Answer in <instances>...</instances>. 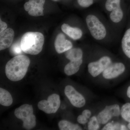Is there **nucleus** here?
<instances>
[{
  "instance_id": "nucleus-1",
  "label": "nucleus",
  "mask_w": 130,
  "mask_h": 130,
  "mask_svg": "<svg viewBox=\"0 0 130 130\" xmlns=\"http://www.w3.org/2000/svg\"><path fill=\"white\" fill-rule=\"evenodd\" d=\"M85 25L91 36L101 44H109L118 40L119 36L108 19L97 12H89L85 18Z\"/></svg>"
},
{
  "instance_id": "nucleus-2",
  "label": "nucleus",
  "mask_w": 130,
  "mask_h": 130,
  "mask_svg": "<svg viewBox=\"0 0 130 130\" xmlns=\"http://www.w3.org/2000/svg\"><path fill=\"white\" fill-rule=\"evenodd\" d=\"M117 58L106 49L98 46H91L86 61L89 77L96 81L102 72Z\"/></svg>"
},
{
  "instance_id": "nucleus-3",
  "label": "nucleus",
  "mask_w": 130,
  "mask_h": 130,
  "mask_svg": "<svg viewBox=\"0 0 130 130\" xmlns=\"http://www.w3.org/2000/svg\"><path fill=\"white\" fill-rule=\"evenodd\" d=\"M29 59L25 55H17L11 59L7 63L5 73L11 81H20L25 77L30 64Z\"/></svg>"
},
{
  "instance_id": "nucleus-4",
  "label": "nucleus",
  "mask_w": 130,
  "mask_h": 130,
  "mask_svg": "<svg viewBox=\"0 0 130 130\" xmlns=\"http://www.w3.org/2000/svg\"><path fill=\"white\" fill-rule=\"evenodd\" d=\"M127 70L125 63L117 58L102 72L96 82L102 84L115 83L118 81Z\"/></svg>"
},
{
  "instance_id": "nucleus-5",
  "label": "nucleus",
  "mask_w": 130,
  "mask_h": 130,
  "mask_svg": "<svg viewBox=\"0 0 130 130\" xmlns=\"http://www.w3.org/2000/svg\"><path fill=\"white\" fill-rule=\"evenodd\" d=\"M20 42L24 52L31 55H36L42 50L44 36L40 32H27L23 35Z\"/></svg>"
},
{
  "instance_id": "nucleus-6",
  "label": "nucleus",
  "mask_w": 130,
  "mask_h": 130,
  "mask_svg": "<svg viewBox=\"0 0 130 130\" xmlns=\"http://www.w3.org/2000/svg\"><path fill=\"white\" fill-rule=\"evenodd\" d=\"M95 108V113L102 127L115 119L120 117L121 106L118 103H111Z\"/></svg>"
},
{
  "instance_id": "nucleus-7",
  "label": "nucleus",
  "mask_w": 130,
  "mask_h": 130,
  "mask_svg": "<svg viewBox=\"0 0 130 130\" xmlns=\"http://www.w3.org/2000/svg\"><path fill=\"white\" fill-rule=\"evenodd\" d=\"M14 115L23 121V126L26 130H30L36 124V116L33 114L32 106L24 104L15 109Z\"/></svg>"
},
{
  "instance_id": "nucleus-8",
  "label": "nucleus",
  "mask_w": 130,
  "mask_h": 130,
  "mask_svg": "<svg viewBox=\"0 0 130 130\" xmlns=\"http://www.w3.org/2000/svg\"><path fill=\"white\" fill-rule=\"evenodd\" d=\"M64 94L72 105L77 108H82L86 106L87 99L83 94L79 93L72 85L65 87Z\"/></svg>"
},
{
  "instance_id": "nucleus-9",
  "label": "nucleus",
  "mask_w": 130,
  "mask_h": 130,
  "mask_svg": "<svg viewBox=\"0 0 130 130\" xmlns=\"http://www.w3.org/2000/svg\"><path fill=\"white\" fill-rule=\"evenodd\" d=\"M60 105L59 95L53 94L48 96L47 100L40 101L38 104L40 110L47 114L54 113L58 111Z\"/></svg>"
},
{
  "instance_id": "nucleus-10",
  "label": "nucleus",
  "mask_w": 130,
  "mask_h": 130,
  "mask_svg": "<svg viewBox=\"0 0 130 130\" xmlns=\"http://www.w3.org/2000/svg\"><path fill=\"white\" fill-rule=\"evenodd\" d=\"M45 2V0H29L24 4V8L30 16H43Z\"/></svg>"
},
{
  "instance_id": "nucleus-11",
  "label": "nucleus",
  "mask_w": 130,
  "mask_h": 130,
  "mask_svg": "<svg viewBox=\"0 0 130 130\" xmlns=\"http://www.w3.org/2000/svg\"><path fill=\"white\" fill-rule=\"evenodd\" d=\"M121 38L120 51L126 60L130 63V20Z\"/></svg>"
},
{
  "instance_id": "nucleus-12",
  "label": "nucleus",
  "mask_w": 130,
  "mask_h": 130,
  "mask_svg": "<svg viewBox=\"0 0 130 130\" xmlns=\"http://www.w3.org/2000/svg\"><path fill=\"white\" fill-rule=\"evenodd\" d=\"M55 47L58 54L65 53L73 47L72 42L66 38L64 35L62 33L56 36L54 43Z\"/></svg>"
},
{
  "instance_id": "nucleus-13",
  "label": "nucleus",
  "mask_w": 130,
  "mask_h": 130,
  "mask_svg": "<svg viewBox=\"0 0 130 130\" xmlns=\"http://www.w3.org/2000/svg\"><path fill=\"white\" fill-rule=\"evenodd\" d=\"M0 33V50H4L10 47L12 43L14 31L13 29L8 28Z\"/></svg>"
},
{
  "instance_id": "nucleus-14",
  "label": "nucleus",
  "mask_w": 130,
  "mask_h": 130,
  "mask_svg": "<svg viewBox=\"0 0 130 130\" xmlns=\"http://www.w3.org/2000/svg\"><path fill=\"white\" fill-rule=\"evenodd\" d=\"M61 29L63 32L74 40H79L83 36V30L79 27H73L64 23L61 26Z\"/></svg>"
},
{
  "instance_id": "nucleus-15",
  "label": "nucleus",
  "mask_w": 130,
  "mask_h": 130,
  "mask_svg": "<svg viewBox=\"0 0 130 130\" xmlns=\"http://www.w3.org/2000/svg\"><path fill=\"white\" fill-rule=\"evenodd\" d=\"M84 61V58L78 60L70 61L64 68V72L67 76H71L78 72Z\"/></svg>"
},
{
  "instance_id": "nucleus-16",
  "label": "nucleus",
  "mask_w": 130,
  "mask_h": 130,
  "mask_svg": "<svg viewBox=\"0 0 130 130\" xmlns=\"http://www.w3.org/2000/svg\"><path fill=\"white\" fill-rule=\"evenodd\" d=\"M88 54L86 56V53L85 54L83 49L79 47H73L65 52V55L66 58L68 60L73 61L83 59L87 56Z\"/></svg>"
},
{
  "instance_id": "nucleus-17",
  "label": "nucleus",
  "mask_w": 130,
  "mask_h": 130,
  "mask_svg": "<svg viewBox=\"0 0 130 130\" xmlns=\"http://www.w3.org/2000/svg\"><path fill=\"white\" fill-rule=\"evenodd\" d=\"M118 119L109 121L102 127L101 130H127V125L118 121Z\"/></svg>"
},
{
  "instance_id": "nucleus-18",
  "label": "nucleus",
  "mask_w": 130,
  "mask_h": 130,
  "mask_svg": "<svg viewBox=\"0 0 130 130\" xmlns=\"http://www.w3.org/2000/svg\"><path fill=\"white\" fill-rule=\"evenodd\" d=\"M13 98L11 94L5 89L0 88V104L5 106H9L13 103Z\"/></svg>"
},
{
  "instance_id": "nucleus-19",
  "label": "nucleus",
  "mask_w": 130,
  "mask_h": 130,
  "mask_svg": "<svg viewBox=\"0 0 130 130\" xmlns=\"http://www.w3.org/2000/svg\"><path fill=\"white\" fill-rule=\"evenodd\" d=\"M121 0H106L104 5V9L107 14L121 7Z\"/></svg>"
},
{
  "instance_id": "nucleus-20",
  "label": "nucleus",
  "mask_w": 130,
  "mask_h": 130,
  "mask_svg": "<svg viewBox=\"0 0 130 130\" xmlns=\"http://www.w3.org/2000/svg\"><path fill=\"white\" fill-rule=\"evenodd\" d=\"M58 126L60 130H82L83 128L78 124H74L68 120H61L58 123Z\"/></svg>"
},
{
  "instance_id": "nucleus-21",
  "label": "nucleus",
  "mask_w": 130,
  "mask_h": 130,
  "mask_svg": "<svg viewBox=\"0 0 130 130\" xmlns=\"http://www.w3.org/2000/svg\"><path fill=\"white\" fill-rule=\"evenodd\" d=\"M120 117L127 123L130 122V102H126L121 106Z\"/></svg>"
},
{
  "instance_id": "nucleus-22",
  "label": "nucleus",
  "mask_w": 130,
  "mask_h": 130,
  "mask_svg": "<svg viewBox=\"0 0 130 130\" xmlns=\"http://www.w3.org/2000/svg\"><path fill=\"white\" fill-rule=\"evenodd\" d=\"M102 126L99 123L97 117L94 114L93 116L89 120L87 124V129L89 130H101Z\"/></svg>"
},
{
  "instance_id": "nucleus-23",
  "label": "nucleus",
  "mask_w": 130,
  "mask_h": 130,
  "mask_svg": "<svg viewBox=\"0 0 130 130\" xmlns=\"http://www.w3.org/2000/svg\"><path fill=\"white\" fill-rule=\"evenodd\" d=\"M22 48H21V42H18L15 43L12 45L10 50V52L12 55L14 56L20 55L22 53Z\"/></svg>"
},
{
  "instance_id": "nucleus-24",
  "label": "nucleus",
  "mask_w": 130,
  "mask_h": 130,
  "mask_svg": "<svg viewBox=\"0 0 130 130\" xmlns=\"http://www.w3.org/2000/svg\"><path fill=\"white\" fill-rule=\"evenodd\" d=\"M78 3L80 7L84 8H87L94 4V0H77Z\"/></svg>"
},
{
  "instance_id": "nucleus-25",
  "label": "nucleus",
  "mask_w": 130,
  "mask_h": 130,
  "mask_svg": "<svg viewBox=\"0 0 130 130\" xmlns=\"http://www.w3.org/2000/svg\"><path fill=\"white\" fill-rule=\"evenodd\" d=\"M77 120L78 123L80 124L83 125L87 124L89 121L85 117L83 116L82 114L78 116Z\"/></svg>"
},
{
  "instance_id": "nucleus-26",
  "label": "nucleus",
  "mask_w": 130,
  "mask_h": 130,
  "mask_svg": "<svg viewBox=\"0 0 130 130\" xmlns=\"http://www.w3.org/2000/svg\"><path fill=\"white\" fill-rule=\"evenodd\" d=\"M7 24L5 22L2 21L1 19L0 21V32H2L3 31L5 30L6 29H7Z\"/></svg>"
},
{
  "instance_id": "nucleus-27",
  "label": "nucleus",
  "mask_w": 130,
  "mask_h": 130,
  "mask_svg": "<svg viewBox=\"0 0 130 130\" xmlns=\"http://www.w3.org/2000/svg\"><path fill=\"white\" fill-rule=\"evenodd\" d=\"M125 94L126 97L130 100V85L128 86L126 89Z\"/></svg>"
},
{
  "instance_id": "nucleus-28",
  "label": "nucleus",
  "mask_w": 130,
  "mask_h": 130,
  "mask_svg": "<svg viewBox=\"0 0 130 130\" xmlns=\"http://www.w3.org/2000/svg\"><path fill=\"white\" fill-rule=\"evenodd\" d=\"M127 127L128 129V130H130V122L129 123H128L127 124Z\"/></svg>"
},
{
  "instance_id": "nucleus-29",
  "label": "nucleus",
  "mask_w": 130,
  "mask_h": 130,
  "mask_svg": "<svg viewBox=\"0 0 130 130\" xmlns=\"http://www.w3.org/2000/svg\"><path fill=\"white\" fill-rule=\"evenodd\" d=\"M53 1H58V0H53Z\"/></svg>"
},
{
  "instance_id": "nucleus-30",
  "label": "nucleus",
  "mask_w": 130,
  "mask_h": 130,
  "mask_svg": "<svg viewBox=\"0 0 130 130\" xmlns=\"http://www.w3.org/2000/svg\"><path fill=\"white\" fill-rule=\"evenodd\" d=\"M94 1H96V0H94Z\"/></svg>"
}]
</instances>
